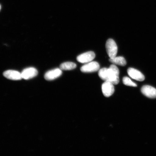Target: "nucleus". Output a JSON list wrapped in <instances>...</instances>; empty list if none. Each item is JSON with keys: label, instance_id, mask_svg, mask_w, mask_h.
<instances>
[{"label": "nucleus", "instance_id": "nucleus-1", "mask_svg": "<svg viewBox=\"0 0 156 156\" xmlns=\"http://www.w3.org/2000/svg\"><path fill=\"white\" fill-rule=\"evenodd\" d=\"M119 71L118 68L115 64H112L107 69L106 81L111 82L114 85L118 84L119 82Z\"/></svg>", "mask_w": 156, "mask_h": 156}, {"label": "nucleus", "instance_id": "nucleus-2", "mask_svg": "<svg viewBox=\"0 0 156 156\" xmlns=\"http://www.w3.org/2000/svg\"><path fill=\"white\" fill-rule=\"evenodd\" d=\"M107 54L110 58L115 57L118 52V47L115 41L112 39L107 40L106 44Z\"/></svg>", "mask_w": 156, "mask_h": 156}, {"label": "nucleus", "instance_id": "nucleus-3", "mask_svg": "<svg viewBox=\"0 0 156 156\" xmlns=\"http://www.w3.org/2000/svg\"><path fill=\"white\" fill-rule=\"evenodd\" d=\"M100 66L96 62H91L84 65L81 68V71L83 73H93L98 71Z\"/></svg>", "mask_w": 156, "mask_h": 156}, {"label": "nucleus", "instance_id": "nucleus-4", "mask_svg": "<svg viewBox=\"0 0 156 156\" xmlns=\"http://www.w3.org/2000/svg\"><path fill=\"white\" fill-rule=\"evenodd\" d=\"M95 56L94 52L88 51L78 56L77 58V60L80 63H87L92 61L94 59Z\"/></svg>", "mask_w": 156, "mask_h": 156}, {"label": "nucleus", "instance_id": "nucleus-5", "mask_svg": "<svg viewBox=\"0 0 156 156\" xmlns=\"http://www.w3.org/2000/svg\"><path fill=\"white\" fill-rule=\"evenodd\" d=\"M103 94L106 97H110L114 94L115 91L114 84L111 82L105 81L102 87Z\"/></svg>", "mask_w": 156, "mask_h": 156}, {"label": "nucleus", "instance_id": "nucleus-6", "mask_svg": "<svg viewBox=\"0 0 156 156\" xmlns=\"http://www.w3.org/2000/svg\"><path fill=\"white\" fill-rule=\"evenodd\" d=\"M38 73L37 70L36 68L29 67L23 70L21 72V75L22 79L28 80L36 77Z\"/></svg>", "mask_w": 156, "mask_h": 156}, {"label": "nucleus", "instance_id": "nucleus-7", "mask_svg": "<svg viewBox=\"0 0 156 156\" xmlns=\"http://www.w3.org/2000/svg\"><path fill=\"white\" fill-rule=\"evenodd\" d=\"M62 73L61 69L60 68H55L47 72L44 76V79L48 81L53 80L60 76Z\"/></svg>", "mask_w": 156, "mask_h": 156}, {"label": "nucleus", "instance_id": "nucleus-8", "mask_svg": "<svg viewBox=\"0 0 156 156\" xmlns=\"http://www.w3.org/2000/svg\"><path fill=\"white\" fill-rule=\"evenodd\" d=\"M127 73L128 75L132 79L138 81H142L145 80V76L141 72L132 68H129Z\"/></svg>", "mask_w": 156, "mask_h": 156}, {"label": "nucleus", "instance_id": "nucleus-9", "mask_svg": "<svg viewBox=\"0 0 156 156\" xmlns=\"http://www.w3.org/2000/svg\"><path fill=\"white\" fill-rule=\"evenodd\" d=\"M141 92L144 95L150 98H156V89L149 85H144L142 87Z\"/></svg>", "mask_w": 156, "mask_h": 156}, {"label": "nucleus", "instance_id": "nucleus-10", "mask_svg": "<svg viewBox=\"0 0 156 156\" xmlns=\"http://www.w3.org/2000/svg\"><path fill=\"white\" fill-rule=\"evenodd\" d=\"M3 76L7 79L13 80H19L22 79L21 73L14 70H7L3 73Z\"/></svg>", "mask_w": 156, "mask_h": 156}, {"label": "nucleus", "instance_id": "nucleus-11", "mask_svg": "<svg viewBox=\"0 0 156 156\" xmlns=\"http://www.w3.org/2000/svg\"><path fill=\"white\" fill-rule=\"evenodd\" d=\"M109 61L114 64L119 66H124L126 64V62L125 58L122 56H118L112 58H110Z\"/></svg>", "mask_w": 156, "mask_h": 156}, {"label": "nucleus", "instance_id": "nucleus-12", "mask_svg": "<svg viewBox=\"0 0 156 156\" xmlns=\"http://www.w3.org/2000/svg\"><path fill=\"white\" fill-rule=\"evenodd\" d=\"M76 64L72 62H66L60 65V68L63 70H71L76 67Z\"/></svg>", "mask_w": 156, "mask_h": 156}, {"label": "nucleus", "instance_id": "nucleus-13", "mask_svg": "<svg viewBox=\"0 0 156 156\" xmlns=\"http://www.w3.org/2000/svg\"><path fill=\"white\" fill-rule=\"evenodd\" d=\"M123 83L125 85L133 87H136L137 86L135 83L133 82L130 78L127 77H125L123 78Z\"/></svg>", "mask_w": 156, "mask_h": 156}, {"label": "nucleus", "instance_id": "nucleus-14", "mask_svg": "<svg viewBox=\"0 0 156 156\" xmlns=\"http://www.w3.org/2000/svg\"><path fill=\"white\" fill-rule=\"evenodd\" d=\"M1 5H0V10H1Z\"/></svg>", "mask_w": 156, "mask_h": 156}]
</instances>
